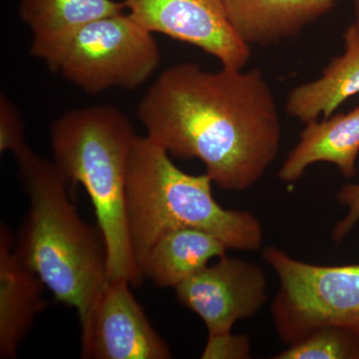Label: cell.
<instances>
[{
  "label": "cell",
  "instance_id": "6da1fadb",
  "mask_svg": "<svg viewBox=\"0 0 359 359\" xmlns=\"http://www.w3.org/2000/svg\"><path fill=\"white\" fill-rule=\"evenodd\" d=\"M137 117L171 157L200 160L226 191L243 192L263 178L282 140L275 96L259 69L178 63L151 84Z\"/></svg>",
  "mask_w": 359,
  "mask_h": 359
},
{
  "label": "cell",
  "instance_id": "7a4b0ae2",
  "mask_svg": "<svg viewBox=\"0 0 359 359\" xmlns=\"http://www.w3.org/2000/svg\"><path fill=\"white\" fill-rule=\"evenodd\" d=\"M14 156L29 200L14 248L54 299L83 320L108 282L102 235L80 217L68 195L69 182L53 161L28 145Z\"/></svg>",
  "mask_w": 359,
  "mask_h": 359
},
{
  "label": "cell",
  "instance_id": "3957f363",
  "mask_svg": "<svg viewBox=\"0 0 359 359\" xmlns=\"http://www.w3.org/2000/svg\"><path fill=\"white\" fill-rule=\"evenodd\" d=\"M136 134L113 105H92L65 113L52 123L53 162L69 183L80 184L91 201L107 252L108 280L138 287L143 276L130 242L127 176Z\"/></svg>",
  "mask_w": 359,
  "mask_h": 359
},
{
  "label": "cell",
  "instance_id": "277c9868",
  "mask_svg": "<svg viewBox=\"0 0 359 359\" xmlns=\"http://www.w3.org/2000/svg\"><path fill=\"white\" fill-rule=\"evenodd\" d=\"M212 184L207 173L182 171L147 135L137 137L127 176V215L138 268L158 238L178 229L207 231L229 249H261L264 236L259 219L250 212L224 209L215 200Z\"/></svg>",
  "mask_w": 359,
  "mask_h": 359
},
{
  "label": "cell",
  "instance_id": "5b68a950",
  "mask_svg": "<svg viewBox=\"0 0 359 359\" xmlns=\"http://www.w3.org/2000/svg\"><path fill=\"white\" fill-rule=\"evenodd\" d=\"M30 54L88 94L137 89L154 74L161 61L153 33L128 13L62 34L33 37Z\"/></svg>",
  "mask_w": 359,
  "mask_h": 359
},
{
  "label": "cell",
  "instance_id": "8992f818",
  "mask_svg": "<svg viewBox=\"0 0 359 359\" xmlns=\"http://www.w3.org/2000/svg\"><path fill=\"white\" fill-rule=\"evenodd\" d=\"M263 259L280 282L271 314L283 344L327 325L359 332V264H309L275 245L263 250Z\"/></svg>",
  "mask_w": 359,
  "mask_h": 359
},
{
  "label": "cell",
  "instance_id": "52a82bcc",
  "mask_svg": "<svg viewBox=\"0 0 359 359\" xmlns=\"http://www.w3.org/2000/svg\"><path fill=\"white\" fill-rule=\"evenodd\" d=\"M125 278L108 280L81 323L83 359H169L167 342L153 327Z\"/></svg>",
  "mask_w": 359,
  "mask_h": 359
},
{
  "label": "cell",
  "instance_id": "ba28073f",
  "mask_svg": "<svg viewBox=\"0 0 359 359\" xmlns=\"http://www.w3.org/2000/svg\"><path fill=\"white\" fill-rule=\"evenodd\" d=\"M175 292L203 320L209 334L231 332L237 321L256 316L268 301L263 268L226 256L179 283Z\"/></svg>",
  "mask_w": 359,
  "mask_h": 359
},
{
  "label": "cell",
  "instance_id": "9c48e42d",
  "mask_svg": "<svg viewBox=\"0 0 359 359\" xmlns=\"http://www.w3.org/2000/svg\"><path fill=\"white\" fill-rule=\"evenodd\" d=\"M128 13L151 33L198 47L223 67L243 70L250 47L236 34L221 0H123Z\"/></svg>",
  "mask_w": 359,
  "mask_h": 359
},
{
  "label": "cell",
  "instance_id": "30bf717a",
  "mask_svg": "<svg viewBox=\"0 0 359 359\" xmlns=\"http://www.w3.org/2000/svg\"><path fill=\"white\" fill-rule=\"evenodd\" d=\"M11 231L0 226V358L13 359L46 308L44 283L18 256Z\"/></svg>",
  "mask_w": 359,
  "mask_h": 359
},
{
  "label": "cell",
  "instance_id": "8fae6325",
  "mask_svg": "<svg viewBox=\"0 0 359 359\" xmlns=\"http://www.w3.org/2000/svg\"><path fill=\"white\" fill-rule=\"evenodd\" d=\"M226 20L245 44H276L297 36L335 0H221Z\"/></svg>",
  "mask_w": 359,
  "mask_h": 359
},
{
  "label": "cell",
  "instance_id": "7c38bea8",
  "mask_svg": "<svg viewBox=\"0 0 359 359\" xmlns=\"http://www.w3.org/2000/svg\"><path fill=\"white\" fill-rule=\"evenodd\" d=\"M358 154L359 106L321 122L306 123L299 142L283 163L278 178L285 184L295 183L316 163L334 165L344 177L353 178Z\"/></svg>",
  "mask_w": 359,
  "mask_h": 359
},
{
  "label": "cell",
  "instance_id": "4fadbf2b",
  "mask_svg": "<svg viewBox=\"0 0 359 359\" xmlns=\"http://www.w3.org/2000/svg\"><path fill=\"white\" fill-rule=\"evenodd\" d=\"M344 52L330 61L318 79L295 87L285 103L287 114L306 124L334 114L337 108L359 94V25L344 33Z\"/></svg>",
  "mask_w": 359,
  "mask_h": 359
},
{
  "label": "cell",
  "instance_id": "5bb4252c",
  "mask_svg": "<svg viewBox=\"0 0 359 359\" xmlns=\"http://www.w3.org/2000/svg\"><path fill=\"white\" fill-rule=\"evenodd\" d=\"M228 245L207 231L178 229L156 241L139 264L142 276L156 287H176L207 266L212 259L226 256Z\"/></svg>",
  "mask_w": 359,
  "mask_h": 359
},
{
  "label": "cell",
  "instance_id": "9a60e30c",
  "mask_svg": "<svg viewBox=\"0 0 359 359\" xmlns=\"http://www.w3.org/2000/svg\"><path fill=\"white\" fill-rule=\"evenodd\" d=\"M114 0H20V20L33 37H48L76 29L93 21L124 13Z\"/></svg>",
  "mask_w": 359,
  "mask_h": 359
},
{
  "label": "cell",
  "instance_id": "2e32d148",
  "mask_svg": "<svg viewBox=\"0 0 359 359\" xmlns=\"http://www.w3.org/2000/svg\"><path fill=\"white\" fill-rule=\"evenodd\" d=\"M275 359H359V332L327 325L287 346Z\"/></svg>",
  "mask_w": 359,
  "mask_h": 359
},
{
  "label": "cell",
  "instance_id": "e0dca14e",
  "mask_svg": "<svg viewBox=\"0 0 359 359\" xmlns=\"http://www.w3.org/2000/svg\"><path fill=\"white\" fill-rule=\"evenodd\" d=\"M27 146L25 142V123L13 101L0 95V152H13Z\"/></svg>",
  "mask_w": 359,
  "mask_h": 359
},
{
  "label": "cell",
  "instance_id": "ac0fdd59",
  "mask_svg": "<svg viewBox=\"0 0 359 359\" xmlns=\"http://www.w3.org/2000/svg\"><path fill=\"white\" fill-rule=\"evenodd\" d=\"M252 358L249 337L231 332L209 334L203 359H248Z\"/></svg>",
  "mask_w": 359,
  "mask_h": 359
},
{
  "label": "cell",
  "instance_id": "d6986e66",
  "mask_svg": "<svg viewBox=\"0 0 359 359\" xmlns=\"http://www.w3.org/2000/svg\"><path fill=\"white\" fill-rule=\"evenodd\" d=\"M337 200L347 208L346 216L335 224L332 231L335 242H341L359 221V184L342 186L337 193Z\"/></svg>",
  "mask_w": 359,
  "mask_h": 359
},
{
  "label": "cell",
  "instance_id": "ffe728a7",
  "mask_svg": "<svg viewBox=\"0 0 359 359\" xmlns=\"http://www.w3.org/2000/svg\"><path fill=\"white\" fill-rule=\"evenodd\" d=\"M354 6H355V22H358L359 25V0H354Z\"/></svg>",
  "mask_w": 359,
  "mask_h": 359
}]
</instances>
